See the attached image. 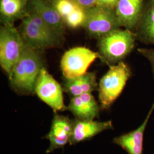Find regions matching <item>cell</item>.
<instances>
[{
  "label": "cell",
  "instance_id": "1",
  "mask_svg": "<svg viewBox=\"0 0 154 154\" xmlns=\"http://www.w3.org/2000/svg\"><path fill=\"white\" fill-rule=\"evenodd\" d=\"M44 67L41 51L26 44L9 77L12 88L20 93H35L37 81Z\"/></svg>",
  "mask_w": 154,
  "mask_h": 154
},
{
  "label": "cell",
  "instance_id": "2",
  "mask_svg": "<svg viewBox=\"0 0 154 154\" xmlns=\"http://www.w3.org/2000/svg\"><path fill=\"white\" fill-rule=\"evenodd\" d=\"M20 33L25 44L42 51L60 46L63 35L55 32L32 10L25 11L22 16Z\"/></svg>",
  "mask_w": 154,
  "mask_h": 154
},
{
  "label": "cell",
  "instance_id": "3",
  "mask_svg": "<svg viewBox=\"0 0 154 154\" xmlns=\"http://www.w3.org/2000/svg\"><path fill=\"white\" fill-rule=\"evenodd\" d=\"M137 40L134 31L116 29L98 39L100 59L109 66L121 62L132 52Z\"/></svg>",
  "mask_w": 154,
  "mask_h": 154
},
{
  "label": "cell",
  "instance_id": "4",
  "mask_svg": "<svg viewBox=\"0 0 154 154\" xmlns=\"http://www.w3.org/2000/svg\"><path fill=\"white\" fill-rule=\"evenodd\" d=\"M131 75L130 67L123 61L110 66L98 85V98L102 109L110 108L121 94Z\"/></svg>",
  "mask_w": 154,
  "mask_h": 154
},
{
  "label": "cell",
  "instance_id": "5",
  "mask_svg": "<svg viewBox=\"0 0 154 154\" xmlns=\"http://www.w3.org/2000/svg\"><path fill=\"white\" fill-rule=\"evenodd\" d=\"M26 44L13 23H4L0 29V65L10 77Z\"/></svg>",
  "mask_w": 154,
  "mask_h": 154
},
{
  "label": "cell",
  "instance_id": "6",
  "mask_svg": "<svg viewBox=\"0 0 154 154\" xmlns=\"http://www.w3.org/2000/svg\"><path fill=\"white\" fill-rule=\"evenodd\" d=\"M86 20L83 27L92 37L99 39L121 28L115 9L95 6L86 9Z\"/></svg>",
  "mask_w": 154,
  "mask_h": 154
},
{
  "label": "cell",
  "instance_id": "7",
  "mask_svg": "<svg viewBox=\"0 0 154 154\" xmlns=\"http://www.w3.org/2000/svg\"><path fill=\"white\" fill-rule=\"evenodd\" d=\"M97 58L98 52L86 47L78 46L68 50L62 56L61 70L65 79L79 77L87 72L88 67Z\"/></svg>",
  "mask_w": 154,
  "mask_h": 154
},
{
  "label": "cell",
  "instance_id": "8",
  "mask_svg": "<svg viewBox=\"0 0 154 154\" xmlns=\"http://www.w3.org/2000/svg\"><path fill=\"white\" fill-rule=\"evenodd\" d=\"M35 93L55 112L67 109L64 103L63 89L61 85L45 67L42 69L39 75Z\"/></svg>",
  "mask_w": 154,
  "mask_h": 154
},
{
  "label": "cell",
  "instance_id": "9",
  "mask_svg": "<svg viewBox=\"0 0 154 154\" xmlns=\"http://www.w3.org/2000/svg\"><path fill=\"white\" fill-rule=\"evenodd\" d=\"M74 121L69 117L56 114L54 116L50 130L46 135L50 142L49 147L46 152L50 153L55 149L63 148L70 143L73 132Z\"/></svg>",
  "mask_w": 154,
  "mask_h": 154
},
{
  "label": "cell",
  "instance_id": "10",
  "mask_svg": "<svg viewBox=\"0 0 154 154\" xmlns=\"http://www.w3.org/2000/svg\"><path fill=\"white\" fill-rule=\"evenodd\" d=\"M144 6L143 0H119L115 11L121 27L134 32L142 16Z\"/></svg>",
  "mask_w": 154,
  "mask_h": 154
},
{
  "label": "cell",
  "instance_id": "11",
  "mask_svg": "<svg viewBox=\"0 0 154 154\" xmlns=\"http://www.w3.org/2000/svg\"><path fill=\"white\" fill-rule=\"evenodd\" d=\"M154 110V102L142 124L136 130L114 138L113 143L120 146L128 154H143L144 134Z\"/></svg>",
  "mask_w": 154,
  "mask_h": 154
},
{
  "label": "cell",
  "instance_id": "12",
  "mask_svg": "<svg viewBox=\"0 0 154 154\" xmlns=\"http://www.w3.org/2000/svg\"><path fill=\"white\" fill-rule=\"evenodd\" d=\"M67 109L76 119L90 121L99 116L100 107L92 94L88 93L72 97Z\"/></svg>",
  "mask_w": 154,
  "mask_h": 154
},
{
  "label": "cell",
  "instance_id": "13",
  "mask_svg": "<svg viewBox=\"0 0 154 154\" xmlns=\"http://www.w3.org/2000/svg\"><path fill=\"white\" fill-rule=\"evenodd\" d=\"M112 128L113 125L111 121H82L75 118L74 121L73 132L70 144H75L87 140L100 132Z\"/></svg>",
  "mask_w": 154,
  "mask_h": 154
},
{
  "label": "cell",
  "instance_id": "14",
  "mask_svg": "<svg viewBox=\"0 0 154 154\" xmlns=\"http://www.w3.org/2000/svg\"><path fill=\"white\" fill-rule=\"evenodd\" d=\"M30 9L35 12L46 23L62 35L65 23L52 4L47 0H29Z\"/></svg>",
  "mask_w": 154,
  "mask_h": 154
},
{
  "label": "cell",
  "instance_id": "15",
  "mask_svg": "<svg viewBox=\"0 0 154 154\" xmlns=\"http://www.w3.org/2000/svg\"><path fill=\"white\" fill-rule=\"evenodd\" d=\"M134 32L138 41L154 45V2L152 0L145 3L142 16Z\"/></svg>",
  "mask_w": 154,
  "mask_h": 154
},
{
  "label": "cell",
  "instance_id": "16",
  "mask_svg": "<svg viewBox=\"0 0 154 154\" xmlns=\"http://www.w3.org/2000/svg\"><path fill=\"white\" fill-rule=\"evenodd\" d=\"M98 88L95 72H87L79 77L66 79L64 83L65 91L72 95V97L84 93H91Z\"/></svg>",
  "mask_w": 154,
  "mask_h": 154
},
{
  "label": "cell",
  "instance_id": "17",
  "mask_svg": "<svg viewBox=\"0 0 154 154\" xmlns=\"http://www.w3.org/2000/svg\"><path fill=\"white\" fill-rule=\"evenodd\" d=\"M29 0H0V12L4 23H11L25 13L24 7Z\"/></svg>",
  "mask_w": 154,
  "mask_h": 154
},
{
  "label": "cell",
  "instance_id": "18",
  "mask_svg": "<svg viewBox=\"0 0 154 154\" xmlns=\"http://www.w3.org/2000/svg\"><path fill=\"white\" fill-rule=\"evenodd\" d=\"M86 17V9L78 4L75 9L64 19V21L67 26L75 29L83 26Z\"/></svg>",
  "mask_w": 154,
  "mask_h": 154
},
{
  "label": "cell",
  "instance_id": "19",
  "mask_svg": "<svg viewBox=\"0 0 154 154\" xmlns=\"http://www.w3.org/2000/svg\"><path fill=\"white\" fill-rule=\"evenodd\" d=\"M52 4L63 20L69 16L78 5L75 0H55L53 1Z\"/></svg>",
  "mask_w": 154,
  "mask_h": 154
},
{
  "label": "cell",
  "instance_id": "20",
  "mask_svg": "<svg viewBox=\"0 0 154 154\" xmlns=\"http://www.w3.org/2000/svg\"><path fill=\"white\" fill-rule=\"evenodd\" d=\"M138 53L149 61L154 77V49L139 48Z\"/></svg>",
  "mask_w": 154,
  "mask_h": 154
},
{
  "label": "cell",
  "instance_id": "21",
  "mask_svg": "<svg viewBox=\"0 0 154 154\" xmlns=\"http://www.w3.org/2000/svg\"><path fill=\"white\" fill-rule=\"evenodd\" d=\"M119 0H98L96 6L115 9Z\"/></svg>",
  "mask_w": 154,
  "mask_h": 154
},
{
  "label": "cell",
  "instance_id": "22",
  "mask_svg": "<svg viewBox=\"0 0 154 154\" xmlns=\"http://www.w3.org/2000/svg\"><path fill=\"white\" fill-rule=\"evenodd\" d=\"M79 5L88 9L97 5L98 0H75Z\"/></svg>",
  "mask_w": 154,
  "mask_h": 154
},
{
  "label": "cell",
  "instance_id": "23",
  "mask_svg": "<svg viewBox=\"0 0 154 154\" xmlns=\"http://www.w3.org/2000/svg\"><path fill=\"white\" fill-rule=\"evenodd\" d=\"M47 1H55V0H47Z\"/></svg>",
  "mask_w": 154,
  "mask_h": 154
},
{
  "label": "cell",
  "instance_id": "24",
  "mask_svg": "<svg viewBox=\"0 0 154 154\" xmlns=\"http://www.w3.org/2000/svg\"><path fill=\"white\" fill-rule=\"evenodd\" d=\"M152 1H154V0H152Z\"/></svg>",
  "mask_w": 154,
  "mask_h": 154
}]
</instances>
